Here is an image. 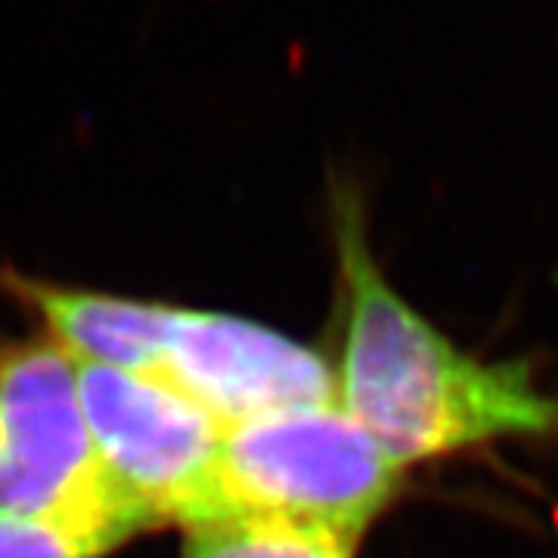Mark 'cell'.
I'll use <instances>...</instances> for the list:
<instances>
[{
	"mask_svg": "<svg viewBox=\"0 0 558 558\" xmlns=\"http://www.w3.org/2000/svg\"><path fill=\"white\" fill-rule=\"evenodd\" d=\"M329 211L344 311L336 400L400 469L487 440L556 435L558 395L527 363L462 351L385 277L351 183L332 186Z\"/></svg>",
	"mask_w": 558,
	"mask_h": 558,
	"instance_id": "obj_1",
	"label": "cell"
},
{
	"mask_svg": "<svg viewBox=\"0 0 558 558\" xmlns=\"http://www.w3.org/2000/svg\"><path fill=\"white\" fill-rule=\"evenodd\" d=\"M403 469L339 400L223 428L220 487L230 515L360 534L395 502Z\"/></svg>",
	"mask_w": 558,
	"mask_h": 558,
	"instance_id": "obj_2",
	"label": "cell"
},
{
	"mask_svg": "<svg viewBox=\"0 0 558 558\" xmlns=\"http://www.w3.org/2000/svg\"><path fill=\"white\" fill-rule=\"evenodd\" d=\"M0 515L119 543L149 531L102 469L78 363L50 339L0 341Z\"/></svg>",
	"mask_w": 558,
	"mask_h": 558,
	"instance_id": "obj_3",
	"label": "cell"
},
{
	"mask_svg": "<svg viewBox=\"0 0 558 558\" xmlns=\"http://www.w3.org/2000/svg\"><path fill=\"white\" fill-rule=\"evenodd\" d=\"M78 385L102 469L149 531L230 515L218 418L159 376L78 363Z\"/></svg>",
	"mask_w": 558,
	"mask_h": 558,
	"instance_id": "obj_4",
	"label": "cell"
},
{
	"mask_svg": "<svg viewBox=\"0 0 558 558\" xmlns=\"http://www.w3.org/2000/svg\"><path fill=\"white\" fill-rule=\"evenodd\" d=\"M156 376L223 428L336 400V366L264 323L178 307Z\"/></svg>",
	"mask_w": 558,
	"mask_h": 558,
	"instance_id": "obj_5",
	"label": "cell"
},
{
	"mask_svg": "<svg viewBox=\"0 0 558 558\" xmlns=\"http://www.w3.org/2000/svg\"><path fill=\"white\" fill-rule=\"evenodd\" d=\"M0 289L32 307L47 339L57 341L75 363L143 376H156L178 314L171 304L72 289L10 267H0Z\"/></svg>",
	"mask_w": 558,
	"mask_h": 558,
	"instance_id": "obj_6",
	"label": "cell"
},
{
	"mask_svg": "<svg viewBox=\"0 0 558 558\" xmlns=\"http://www.w3.org/2000/svg\"><path fill=\"white\" fill-rule=\"evenodd\" d=\"M180 558H354L357 539L260 515H223L183 531Z\"/></svg>",
	"mask_w": 558,
	"mask_h": 558,
	"instance_id": "obj_7",
	"label": "cell"
},
{
	"mask_svg": "<svg viewBox=\"0 0 558 558\" xmlns=\"http://www.w3.org/2000/svg\"><path fill=\"white\" fill-rule=\"evenodd\" d=\"M119 546L94 531L0 515V558H106Z\"/></svg>",
	"mask_w": 558,
	"mask_h": 558,
	"instance_id": "obj_8",
	"label": "cell"
}]
</instances>
